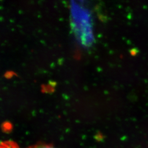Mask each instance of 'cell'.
Listing matches in <instances>:
<instances>
[{
  "label": "cell",
  "mask_w": 148,
  "mask_h": 148,
  "mask_svg": "<svg viewBox=\"0 0 148 148\" xmlns=\"http://www.w3.org/2000/svg\"><path fill=\"white\" fill-rule=\"evenodd\" d=\"M74 25L81 43L90 46L94 41L92 16L90 11L81 5H76L73 10Z\"/></svg>",
  "instance_id": "cell-1"
},
{
  "label": "cell",
  "mask_w": 148,
  "mask_h": 148,
  "mask_svg": "<svg viewBox=\"0 0 148 148\" xmlns=\"http://www.w3.org/2000/svg\"><path fill=\"white\" fill-rule=\"evenodd\" d=\"M29 148H57L54 147L53 146L47 145V144H39V145H36L34 146L31 147Z\"/></svg>",
  "instance_id": "cell-3"
},
{
  "label": "cell",
  "mask_w": 148,
  "mask_h": 148,
  "mask_svg": "<svg viewBox=\"0 0 148 148\" xmlns=\"http://www.w3.org/2000/svg\"><path fill=\"white\" fill-rule=\"evenodd\" d=\"M0 148H19V147L12 141H5L0 142Z\"/></svg>",
  "instance_id": "cell-2"
}]
</instances>
